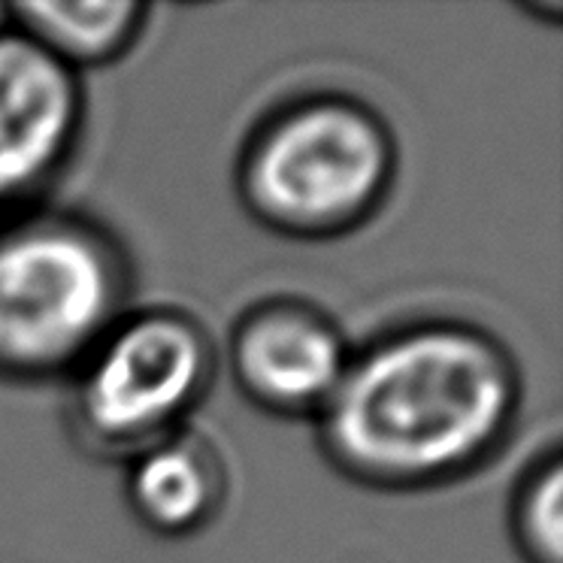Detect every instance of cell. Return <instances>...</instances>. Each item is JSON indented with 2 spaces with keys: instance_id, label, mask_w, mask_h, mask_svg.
I'll list each match as a JSON object with an SVG mask.
<instances>
[{
  "instance_id": "1",
  "label": "cell",
  "mask_w": 563,
  "mask_h": 563,
  "mask_svg": "<svg viewBox=\"0 0 563 563\" xmlns=\"http://www.w3.org/2000/svg\"><path fill=\"white\" fill-rule=\"evenodd\" d=\"M521 397V367L500 336L457 319L409 321L352 352L316 418L319 445L364 488H440L500 452Z\"/></svg>"
},
{
  "instance_id": "2",
  "label": "cell",
  "mask_w": 563,
  "mask_h": 563,
  "mask_svg": "<svg viewBox=\"0 0 563 563\" xmlns=\"http://www.w3.org/2000/svg\"><path fill=\"white\" fill-rule=\"evenodd\" d=\"M397 136L364 100L303 95L269 112L236 161V195L267 231L333 240L367 224L397 179Z\"/></svg>"
},
{
  "instance_id": "3",
  "label": "cell",
  "mask_w": 563,
  "mask_h": 563,
  "mask_svg": "<svg viewBox=\"0 0 563 563\" xmlns=\"http://www.w3.org/2000/svg\"><path fill=\"white\" fill-rule=\"evenodd\" d=\"M131 300V261L98 221L34 212L0 231V382L67 379Z\"/></svg>"
},
{
  "instance_id": "4",
  "label": "cell",
  "mask_w": 563,
  "mask_h": 563,
  "mask_svg": "<svg viewBox=\"0 0 563 563\" xmlns=\"http://www.w3.org/2000/svg\"><path fill=\"white\" fill-rule=\"evenodd\" d=\"M219 373L209 331L183 309H128L67 376V428L91 457L128 461L188 428Z\"/></svg>"
},
{
  "instance_id": "5",
  "label": "cell",
  "mask_w": 563,
  "mask_h": 563,
  "mask_svg": "<svg viewBox=\"0 0 563 563\" xmlns=\"http://www.w3.org/2000/svg\"><path fill=\"white\" fill-rule=\"evenodd\" d=\"M343 328L316 303L269 297L245 309L228 340L233 385L261 412L319 418L352 361Z\"/></svg>"
},
{
  "instance_id": "6",
  "label": "cell",
  "mask_w": 563,
  "mask_h": 563,
  "mask_svg": "<svg viewBox=\"0 0 563 563\" xmlns=\"http://www.w3.org/2000/svg\"><path fill=\"white\" fill-rule=\"evenodd\" d=\"M86 128L82 79L0 25V207L37 197L74 158Z\"/></svg>"
},
{
  "instance_id": "7",
  "label": "cell",
  "mask_w": 563,
  "mask_h": 563,
  "mask_svg": "<svg viewBox=\"0 0 563 563\" xmlns=\"http://www.w3.org/2000/svg\"><path fill=\"white\" fill-rule=\"evenodd\" d=\"M122 464L124 503L155 537H197L224 509L228 466L212 442L188 428L152 442Z\"/></svg>"
},
{
  "instance_id": "8",
  "label": "cell",
  "mask_w": 563,
  "mask_h": 563,
  "mask_svg": "<svg viewBox=\"0 0 563 563\" xmlns=\"http://www.w3.org/2000/svg\"><path fill=\"white\" fill-rule=\"evenodd\" d=\"M148 13L140 0H22L3 10L15 31L79 76L134 49Z\"/></svg>"
},
{
  "instance_id": "9",
  "label": "cell",
  "mask_w": 563,
  "mask_h": 563,
  "mask_svg": "<svg viewBox=\"0 0 563 563\" xmlns=\"http://www.w3.org/2000/svg\"><path fill=\"white\" fill-rule=\"evenodd\" d=\"M509 533L525 563H563V454L551 449L518 478Z\"/></svg>"
}]
</instances>
